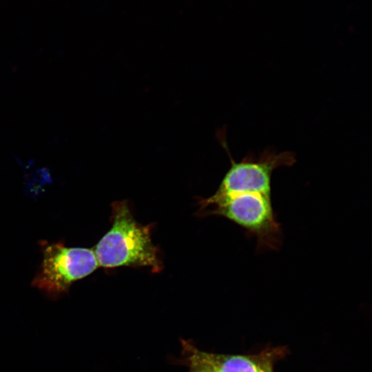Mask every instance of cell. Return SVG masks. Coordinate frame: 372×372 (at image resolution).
Here are the masks:
<instances>
[{
    "label": "cell",
    "mask_w": 372,
    "mask_h": 372,
    "mask_svg": "<svg viewBox=\"0 0 372 372\" xmlns=\"http://www.w3.org/2000/svg\"><path fill=\"white\" fill-rule=\"evenodd\" d=\"M200 354L216 372H273L267 355H227L200 351Z\"/></svg>",
    "instance_id": "cell-4"
},
{
    "label": "cell",
    "mask_w": 372,
    "mask_h": 372,
    "mask_svg": "<svg viewBox=\"0 0 372 372\" xmlns=\"http://www.w3.org/2000/svg\"><path fill=\"white\" fill-rule=\"evenodd\" d=\"M187 346V360L189 363V372H216L214 368L200 355V351L190 344Z\"/></svg>",
    "instance_id": "cell-5"
},
{
    "label": "cell",
    "mask_w": 372,
    "mask_h": 372,
    "mask_svg": "<svg viewBox=\"0 0 372 372\" xmlns=\"http://www.w3.org/2000/svg\"><path fill=\"white\" fill-rule=\"evenodd\" d=\"M227 153L231 167L216 192L200 200V208L212 206L206 215L223 216L242 228L247 238H255L257 252L278 251L283 233L273 206L271 176L276 169L292 166L295 154L267 148L236 162Z\"/></svg>",
    "instance_id": "cell-1"
},
{
    "label": "cell",
    "mask_w": 372,
    "mask_h": 372,
    "mask_svg": "<svg viewBox=\"0 0 372 372\" xmlns=\"http://www.w3.org/2000/svg\"><path fill=\"white\" fill-rule=\"evenodd\" d=\"M112 209V227L94 250L99 265L106 269L146 267L154 273L161 271L159 251L151 238L152 225L138 223L125 200L114 202Z\"/></svg>",
    "instance_id": "cell-2"
},
{
    "label": "cell",
    "mask_w": 372,
    "mask_h": 372,
    "mask_svg": "<svg viewBox=\"0 0 372 372\" xmlns=\"http://www.w3.org/2000/svg\"><path fill=\"white\" fill-rule=\"evenodd\" d=\"M43 256L32 285L50 295L65 291L72 282L99 267L94 250L88 248L67 247L58 242L47 245Z\"/></svg>",
    "instance_id": "cell-3"
}]
</instances>
